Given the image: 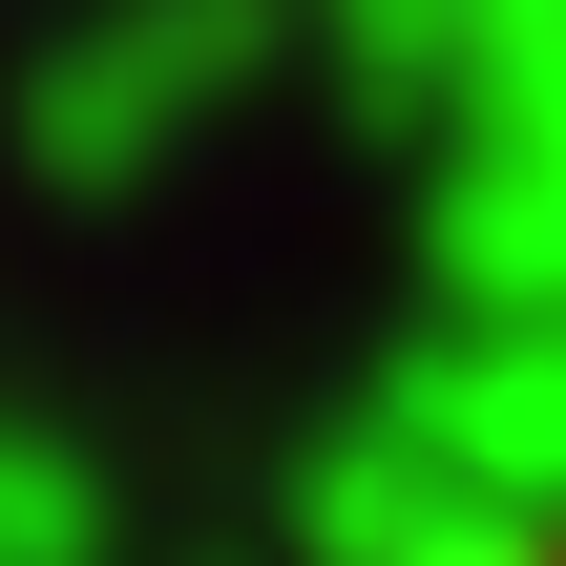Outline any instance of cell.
I'll list each match as a JSON object with an SVG mask.
<instances>
[{
  "label": "cell",
  "instance_id": "1",
  "mask_svg": "<svg viewBox=\"0 0 566 566\" xmlns=\"http://www.w3.org/2000/svg\"><path fill=\"white\" fill-rule=\"evenodd\" d=\"M525 566H566V546H525Z\"/></svg>",
  "mask_w": 566,
  "mask_h": 566
}]
</instances>
